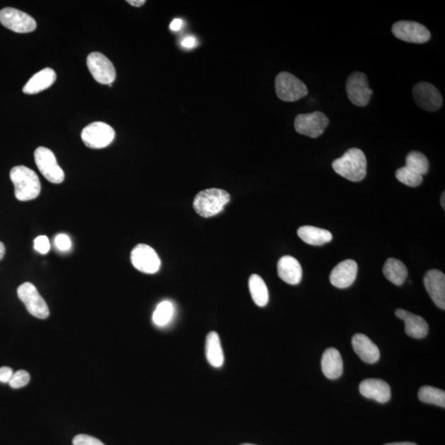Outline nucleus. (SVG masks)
<instances>
[{
    "instance_id": "nucleus-16",
    "label": "nucleus",
    "mask_w": 445,
    "mask_h": 445,
    "mask_svg": "<svg viewBox=\"0 0 445 445\" xmlns=\"http://www.w3.org/2000/svg\"><path fill=\"white\" fill-rule=\"evenodd\" d=\"M424 284L430 298L439 308L445 309V275L438 270H430L425 275Z\"/></svg>"
},
{
    "instance_id": "nucleus-26",
    "label": "nucleus",
    "mask_w": 445,
    "mask_h": 445,
    "mask_svg": "<svg viewBox=\"0 0 445 445\" xmlns=\"http://www.w3.org/2000/svg\"><path fill=\"white\" fill-rule=\"evenodd\" d=\"M249 290L254 303L259 307L268 304L269 292L263 279L259 275H251L249 279Z\"/></svg>"
},
{
    "instance_id": "nucleus-4",
    "label": "nucleus",
    "mask_w": 445,
    "mask_h": 445,
    "mask_svg": "<svg viewBox=\"0 0 445 445\" xmlns=\"http://www.w3.org/2000/svg\"><path fill=\"white\" fill-rule=\"evenodd\" d=\"M275 93L280 100L293 102L308 94V88L300 79L288 72H281L275 78Z\"/></svg>"
},
{
    "instance_id": "nucleus-14",
    "label": "nucleus",
    "mask_w": 445,
    "mask_h": 445,
    "mask_svg": "<svg viewBox=\"0 0 445 445\" xmlns=\"http://www.w3.org/2000/svg\"><path fill=\"white\" fill-rule=\"evenodd\" d=\"M413 97L420 107L427 112H435L441 107V94L433 84L420 82L413 88Z\"/></svg>"
},
{
    "instance_id": "nucleus-13",
    "label": "nucleus",
    "mask_w": 445,
    "mask_h": 445,
    "mask_svg": "<svg viewBox=\"0 0 445 445\" xmlns=\"http://www.w3.org/2000/svg\"><path fill=\"white\" fill-rule=\"evenodd\" d=\"M394 36L402 41L409 43L423 44L429 42L430 32L429 30L417 22L399 21L395 23L392 28Z\"/></svg>"
},
{
    "instance_id": "nucleus-7",
    "label": "nucleus",
    "mask_w": 445,
    "mask_h": 445,
    "mask_svg": "<svg viewBox=\"0 0 445 445\" xmlns=\"http://www.w3.org/2000/svg\"><path fill=\"white\" fill-rule=\"evenodd\" d=\"M18 295L20 300L26 306L30 314L40 319L48 318L49 314L48 305L33 284L26 282L20 285Z\"/></svg>"
},
{
    "instance_id": "nucleus-2",
    "label": "nucleus",
    "mask_w": 445,
    "mask_h": 445,
    "mask_svg": "<svg viewBox=\"0 0 445 445\" xmlns=\"http://www.w3.org/2000/svg\"><path fill=\"white\" fill-rule=\"evenodd\" d=\"M15 197L20 201L36 199L41 192V182L37 173L25 166H17L10 172Z\"/></svg>"
},
{
    "instance_id": "nucleus-23",
    "label": "nucleus",
    "mask_w": 445,
    "mask_h": 445,
    "mask_svg": "<svg viewBox=\"0 0 445 445\" xmlns=\"http://www.w3.org/2000/svg\"><path fill=\"white\" fill-rule=\"evenodd\" d=\"M206 354L208 362L213 367L220 368L224 364V352H222L220 336L215 331H212L207 336Z\"/></svg>"
},
{
    "instance_id": "nucleus-25",
    "label": "nucleus",
    "mask_w": 445,
    "mask_h": 445,
    "mask_svg": "<svg viewBox=\"0 0 445 445\" xmlns=\"http://www.w3.org/2000/svg\"><path fill=\"white\" fill-rule=\"evenodd\" d=\"M383 271L386 278L396 285H402L408 275L407 266L403 261L395 259H389L385 262Z\"/></svg>"
},
{
    "instance_id": "nucleus-32",
    "label": "nucleus",
    "mask_w": 445,
    "mask_h": 445,
    "mask_svg": "<svg viewBox=\"0 0 445 445\" xmlns=\"http://www.w3.org/2000/svg\"><path fill=\"white\" fill-rule=\"evenodd\" d=\"M34 249L39 254H47L49 249H51V244H49V239L47 236L41 235L37 237L34 240Z\"/></svg>"
},
{
    "instance_id": "nucleus-22",
    "label": "nucleus",
    "mask_w": 445,
    "mask_h": 445,
    "mask_svg": "<svg viewBox=\"0 0 445 445\" xmlns=\"http://www.w3.org/2000/svg\"><path fill=\"white\" fill-rule=\"evenodd\" d=\"M57 81V73L51 68L42 69L30 78L23 88L26 94H36L46 90Z\"/></svg>"
},
{
    "instance_id": "nucleus-38",
    "label": "nucleus",
    "mask_w": 445,
    "mask_h": 445,
    "mask_svg": "<svg viewBox=\"0 0 445 445\" xmlns=\"http://www.w3.org/2000/svg\"><path fill=\"white\" fill-rule=\"evenodd\" d=\"M127 3L134 7H141L146 3V0H128Z\"/></svg>"
},
{
    "instance_id": "nucleus-5",
    "label": "nucleus",
    "mask_w": 445,
    "mask_h": 445,
    "mask_svg": "<svg viewBox=\"0 0 445 445\" xmlns=\"http://www.w3.org/2000/svg\"><path fill=\"white\" fill-rule=\"evenodd\" d=\"M116 133L111 126L102 121L93 122L83 129L81 138L87 147L100 150L110 146Z\"/></svg>"
},
{
    "instance_id": "nucleus-20",
    "label": "nucleus",
    "mask_w": 445,
    "mask_h": 445,
    "mask_svg": "<svg viewBox=\"0 0 445 445\" xmlns=\"http://www.w3.org/2000/svg\"><path fill=\"white\" fill-rule=\"evenodd\" d=\"M352 346L355 352L365 363L374 364L380 358V351L378 346L367 336L355 334L352 338Z\"/></svg>"
},
{
    "instance_id": "nucleus-28",
    "label": "nucleus",
    "mask_w": 445,
    "mask_h": 445,
    "mask_svg": "<svg viewBox=\"0 0 445 445\" xmlns=\"http://www.w3.org/2000/svg\"><path fill=\"white\" fill-rule=\"evenodd\" d=\"M418 397L422 403L437 405L440 408H445V393L444 391L437 388L425 386L420 388Z\"/></svg>"
},
{
    "instance_id": "nucleus-33",
    "label": "nucleus",
    "mask_w": 445,
    "mask_h": 445,
    "mask_svg": "<svg viewBox=\"0 0 445 445\" xmlns=\"http://www.w3.org/2000/svg\"><path fill=\"white\" fill-rule=\"evenodd\" d=\"M73 445H105L100 440L88 434H78L73 439Z\"/></svg>"
},
{
    "instance_id": "nucleus-17",
    "label": "nucleus",
    "mask_w": 445,
    "mask_h": 445,
    "mask_svg": "<svg viewBox=\"0 0 445 445\" xmlns=\"http://www.w3.org/2000/svg\"><path fill=\"white\" fill-rule=\"evenodd\" d=\"M395 314L404 321L405 333L410 338L422 339L427 336L429 326L422 316L400 309L396 310Z\"/></svg>"
},
{
    "instance_id": "nucleus-21",
    "label": "nucleus",
    "mask_w": 445,
    "mask_h": 445,
    "mask_svg": "<svg viewBox=\"0 0 445 445\" xmlns=\"http://www.w3.org/2000/svg\"><path fill=\"white\" fill-rule=\"evenodd\" d=\"M321 370L329 379L340 377L343 373V361L338 350L328 348L325 350L321 358Z\"/></svg>"
},
{
    "instance_id": "nucleus-12",
    "label": "nucleus",
    "mask_w": 445,
    "mask_h": 445,
    "mask_svg": "<svg viewBox=\"0 0 445 445\" xmlns=\"http://www.w3.org/2000/svg\"><path fill=\"white\" fill-rule=\"evenodd\" d=\"M131 262L135 268L146 274H155L160 269L161 261L155 249L146 244L134 247Z\"/></svg>"
},
{
    "instance_id": "nucleus-39",
    "label": "nucleus",
    "mask_w": 445,
    "mask_h": 445,
    "mask_svg": "<svg viewBox=\"0 0 445 445\" xmlns=\"http://www.w3.org/2000/svg\"><path fill=\"white\" fill-rule=\"evenodd\" d=\"M5 254V246L2 242H0V261L4 259Z\"/></svg>"
},
{
    "instance_id": "nucleus-15",
    "label": "nucleus",
    "mask_w": 445,
    "mask_h": 445,
    "mask_svg": "<svg viewBox=\"0 0 445 445\" xmlns=\"http://www.w3.org/2000/svg\"><path fill=\"white\" fill-rule=\"evenodd\" d=\"M358 265L354 260H345L334 267L330 275L331 285L339 289L348 288L357 276Z\"/></svg>"
},
{
    "instance_id": "nucleus-6",
    "label": "nucleus",
    "mask_w": 445,
    "mask_h": 445,
    "mask_svg": "<svg viewBox=\"0 0 445 445\" xmlns=\"http://www.w3.org/2000/svg\"><path fill=\"white\" fill-rule=\"evenodd\" d=\"M35 162L42 174L54 184H59L64 180V172L59 166L54 153L47 148L39 147L34 153Z\"/></svg>"
},
{
    "instance_id": "nucleus-1",
    "label": "nucleus",
    "mask_w": 445,
    "mask_h": 445,
    "mask_svg": "<svg viewBox=\"0 0 445 445\" xmlns=\"http://www.w3.org/2000/svg\"><path fill=\"white\" fill-rule=\"evenodd\" d=\"M334 171L350 182L362 181L367 173V160L362 150L352 148L333 162Z\"/></svg>"
},
{
    "instance_id": "nucleus-37",
    "label": "nucleus",
    "mask_w": 445,
    "mask_h": 445,
    "mask_svg": "<svg viewBox=\"0 0 445 445\" xmlns=\"http://www.w3.org/2000/svg\"><path fill=\"white\" fill-rule=\"evenodd\" d=\"M183 21L180 18H176L170 24V29L173 32H178L182 28Z\"/></svg>"
},
{
    "instance_id": "nucleus-8",
    "label": "nucleus",
    "mask_w": 445,
    "mask_h": 445,
    "mask_svg": "<svg viewBox=\"0 0 445 445\" xmlns=\"http://www.w3.org/2000/svg\"><path fill=\"white\" fill-rule=\"evenodd\" d=\"M329 120L324 113L314 112L309 114H299L295 120V131L300 135L311 138H318L323 135L328 126Z\"/></svg>"
},
{
    "instance_id": "nucleus-34",
    "label": "nucleus",
    "mask_w": 445,
    "mask_h": 445,
    "mask_svg": "<svg viewBox=\"0 0 445 445\" xmlns=\"http://www.w3.org/2000/svg\"><path fill=\"white\" fill-rule=\"evenodd\" d=\"M54 244L59 250L66 251L71 249V240L66 235H58L54 239Z\"/></svg>"
},
{
    "instance_id": "nucleus-30",
    "label": "nucleus",
    "mask_w": 445,
    "mask_h": 445,
    "mask_svg": "<svg viewBox=\"0 0 445 445\" xmlns=\"http://www.w3.org/2000/svg\"><path fill=\"white\" fill-rule=\"evenodd\" d=\"M396 177L400 182L410 187H417L423 182L422 176L410 171L405 167L398 168L396 172Z\"/></svg>"
},
{
    "instance_id": "nucleus-29",
    "label": "nucleus",
    "mask_w": 445,
    "mask_h": 445,
    "mask_svg": "<svg viewBox=\"0 0 445 445\" xmlns=\"http://www.w3.org/2000/svg\"><path fill=\"white\" fill-rule=\"evenodd\" d=\"M174 315V306L170 301H162L157 306L153 314V323L158 326H165L170 323Z\"/></svg>"
},
{
    "instance_id": "nucleus-24",
    "label": "nucleus",
    "mask_w": 445,
    "mask_h": 445,
    "mask_svg": "<svg viewBox=\"0 0 445 445\" xmlns=\"http://www.w3.org/2000/svg\"><path fill=\"white\" fill-rule=\"evenodd\" d=\"M298 235L306 244L321 246L333 239V235L328 230L314 226H302L298 230Z\"/></svg>"
},
{
    "instance_id": "nucleus-19",
    "label": "nucleus",
    "mask_w": 445,
    "mask_h": 445,
    "mask_svg": "<svg viewBox=\"0 0 445 445\" xmlns=\"http://www.w3.org/2000/svg\"><path fill=\"white\" fill-rule=\"evenodd\" d=\"M280 278L290 285H298L303 276L301 265L298 260L290 256L281 257L277 264Z\"/></svg>"
},
{
    "instance_id": "nucleus-36",
    "label": "nucleus",
    "mask_w": 445,
    "mask_h": 445,
    "mask_svg": "<svg viewBox=\"0 0 445 445\" xmlns=\"http://www.w3.org/2000/svg\"><path fill=\"white\" fill-rule=\"evenodd\" d=\"M198 41L194 37L189 36L182 40V46L186 49H193L197 47Z\"/></svg>"
},
{
    "instance_id": "nucleus-40",
    "label": "nucleus",
    "mask_w": 445,
    "mask_h": 445,
    "mask_svg": "<svg viewBox=\"0 0 445 445\" xmlns=\"http://www.w3.org/2000/svg\"><path fill=\"white\" fill-rule=\"evenodd\" d=\"M385 445H417V444H415L414 443H410V442H400V443L388 444Z\"/></svg>"
},
{
    "instance_id": "nucleus-3",
    "label": "nucleus",
    "mask_w": 445,
    "mask_h": 445,
    "mask_svg": "<svg viewBox=\"0 0 445 445\" xmlns=\"http://www.w3.org/2000/svg\"><path fill=\"white\" fill-rule=\"evenodd\" d=\"M230 201V195L219 188L201 191L196 196L193 207L198 215L210 218L220 214Z\"/></svg>"
},
{
    "instance_id": "nucleus-10",
    "label": "nucleus",
    "mask_w": 445,
    "mask_h": 445,
    "mask_svg": "<svg viewBox=\"0 0 445 445\" xmlns=\"http://www.w3.org/2000/svg\"><path fill=\"white\" fill-rule=\"evenodd\" d=\"M0 23L18 33H28L37 28L35 19L26 13L13 8L0 10Z\"/></svg>"
},
{
    "instance_id": "nucleus-35",
    "label": "nucleus",
    "mask_w": 445,
    "mask_h": 445,
    "mask_svg": "<svg viewBox=\"0 0 445 445\" xmlns=\"http://www.w3.org/2000/svg\"><path fill=\"white\" fill-rule=\"evenodd\" d=\"M13 374V371L11 368L6 367V366L0 368V382L4 384L8 383Z\"/></svg>"
},
{
    "instance_id": "nucleus-18",
    "label": "nucleus",
    "mask_w": 445,
    "mask_h": 445,
    "mask_svg": "<svg viewBox=\"0 0 445 445\" xmlns=\"http://www.w3.org/2000/svg\"><path fill=\"white\" fill-rule=\"evenodd\" d=\"M360 392L364 397L380 403H388L391 398L390 386L384 380L369 379L360 384Z\"/></svg>"
},
{
    "instance_id": "nucleus-41",
    "label": "nucleus",
    "mask_w": 445,
    "mask_h": 445,
    "mask_svg": "<svg viewBox=\"0 0 445 445\" xmlns=\"http://www.w3.org/2000/svg\"><path fill=\"white\" fill-rule=\"evenodd\" d=\"M444 198H445L444 192H443V194L441 196V206H443L444 210V208H445Z\"/></svg>"
},
{
    "instance_id": "nucleus-9",
    "label": "nucleus",
    "mask_w": 445,
    "mask_h": 445,
    "mask_svg": "<svg viewBox=\"0 0 445 445\" xmlns=\"http://www.w3.org/2000/svg\"><path fill=\"white\" fill-rule=\"evenodd\" d=\"M87 66L93 77L101 84H106L110 87L115 81L117 73L111 61H109L104 54L99 52H93L88 54Z\"/></svg>"
},
{
    "instance_id": "nucleus-31",
    "label": "nucleus",
    "mask_w": 445,
    "mask_h": 445,
    "mask_svg": "<svg viewBox=\"0 0 445 445\" xmlns=\"http://www.w3.org/2000/svg\"><path fill=\"white\" fill-rule=\"evenodd\" d=\"M30 381V374L25 370H18L13 373L11 379L9 380L10 387L20 388L28 385Z\"/></svg>"
},
{
    "instance_id": "nucleus-27",
    "label": "nucleus",
    "mask_w": 445,
    "mask_h": 445,
    "mask_svg": "<svg viewBox=\"0 0 445 445\" xmlns=\"http://www.w3.org/2000/svg\"><path fill=\"white\" fill-rule=\"evenodd\" d=\"M405 167L423 177L429 171V161L422 153L413 151L405 158Z\"/></svg>"
},
{
    "instance_id": "nucleus-42",
    "label": "nucleus",
    "mask_w": 445,
    "mask_h": 445,
    "mask_svg": "<svg viewBox=\"0 0 445 445\" xmlns=\"http://www.w3.org/2000/svg\"><path fill=\"white\" fill-rule=\"evenodd\" d=\"M242 445H255V444H242Z\"/></svg>"
},
{
    "instance_id": "nucleus-11",
    "label": "nucleus",
    "mask_w": 445,
    "mask_h": 445,
    "mask_svg": "<svg viewBox=\"0 0 445 445\" xmlns=\"http://www.w3.org/2000/svg\"><path fill=\"white\" fill-rule=\"evenodd\" d=\"M345 88L350 101L357 107L367 105L373 93L369 88L367 77L361 72L350 74L346 81Z\"/></svg>"
}]
</instances>
